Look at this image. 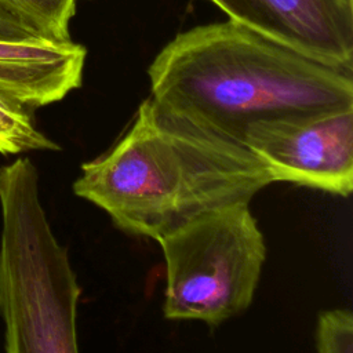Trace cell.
<instances>
[{"label":"cell","mask_w":353,"mask_h":353,"mask_svg":"<svg viewBox=\"0 0 353 353\" xmlns=\"http://www.w3.org/2000/svg\"><path fill=\"white\" fill-rule=\"evenodd\" d=\"M43 37L7 0H0V40H36Z\"/></svg>","instance_id":"8fae6325"},{"label":"cell","mask_w":353,"mask_h":353,"mask_svg":"<svg viewBox=\"0 0 353 353\" xmlns=\"http://www.w3.org/2000/svg\"><path fill=\"white\" fill-rule=\"evenodd\" d=\"M0 317L6 353H80L81 288L28 157L0 167Z\"/></svg>","instance_id":"3957f363"},{"label":"cell","mask_w":353,"mask_h":353,"mask_svg":"<svg viewBox=\"0 0 353 353\" xmlns=\"http://www.w3.org/2000/svg\"><path fill=\"white\" fill-rule=\"evenodd\" d=\"M85 48L72 40H0V94L32 109L81 85Z\"/></svg>","instance_id":"52a82bcc"},{"label":"cell","mask_w":353,"mask_h":353,"mask_svg":"<svg viewBox=\"0 0 353 353\" xmlns=\"http://www.w3.org/2000/svg\"><path fill=\"white\" fill-rule=\"evenodd\" d=\"M157 243L165 262L167 320H197L215 327L251 305L266 244L247 203L208 211Z\"/></svg>","instance_id":"277c9868"},{"label":"cell","mask_w":353,"mask_h":353,"mask_svg":"<svg viewBox=\"0 0 353 353\" xmlns=\"http://www.w3.org/2000/svg\"><path fill=\"white\" fill-rule=\"evenodd\" d=\"M317 353H353V314L347 309L319 313L316 323Z\"/></svg>","instance_id":"30bf717a"},{"label":"cell","mask_w":353,"mask_h":353,"mask_svg":"<svg viewBox=\"0 0 353 353\" xmlns=\"http://www.w3.org/2000/svg\"><path fill=\"white\" fill-rule=\"evenodd\" d=\"M270 183L244 145L170 117L149 98L109 150L81 164L72 188L120 230L159 241L208 211L250 204Z\"/></svg>","instance_id":"7a4b0ae2"},{"label":"cell","mask_w":353,"mask_h":353,"mask_svg":"<svg viewBox=\"0 0 353 353\" xmlns=\"http://www.w3.org/2000/svg\"><path fill=\"white\" fill-rule=\"evenodd\" d=\"M37 150H61V146L36 127L29 108L0 94V153Z\"/></svg>","instance_id":"ba28073f"},{"label":"cell","mask_w":353,"mask_h":353,"mask_svg":"<svg viewBox=\"0 0 353 353\" xmlns=\"http://www.w3.org/2000/svg\"><path fill=\"white\" fill-rule=\"evenodd\" d=\"M43 37L70 40L69 23L77 0H7Z\"/></svg>","instance_id":"9c48e42d"},{"label":"cell","mask_w":353,"mask_h":353,"mask_svg":"<svg viewBox=\"0 0 353 353\" xmlns=\"http://www.w3.org/2000/svg\"><path fill=\"white\" fill-rule=\"evenodd\" d=\"M148 74L160 112L241 145L255 123L353 108V70L229 19L176 34Z\"/></svg>","instance_id":"6da1fadb"},{"label":"cell","mask_w":353,"mask_h":353,"mask_svg":"<svg viewBox=\"0 0 353 353\" xmlns=\"http://www.w3.org/2000/svg\"><path fill=\"white\" fill-rule=\"evenodd\" d=\"M229 21L353 70V0H210Z\"/></svg>","instance_id":"8992f818"},{"label":"cell","mask_w":353,"mask_h":353,"mask_svg":"<svg viewBox=\"0 0 353 353\" xmlns=\"http://www.w3.org/2000/svg\"><path fill=\"white\" fill-rule=\"evenodd\" d=\"M244 146L273 182H290L347 197L353 190V108L314 116L259 121Z\"/></svg>","instance_id":"5b68a950"}]
</instances>
